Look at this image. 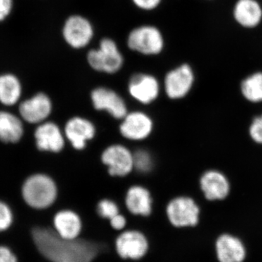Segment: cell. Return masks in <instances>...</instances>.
Instances as JSON below:
<instances>
[{
    "label": "cell",
    "instance_id": "484cf974",
    "mask_svg": "<svg viewBox=\"0 0 262 262\" xmlns=\"http://www.w3.org/2000/svg\"><path fill=\"white\" fill-rule=\"evenodd\" d=\"M13 210L6 202L0 200V232L8 230L13 222Z\"/></svg>",
    "mask_w": 262,
    "mask_h": 262
},
{
    "label": "cell",
    "instance_id": "2e32d148",
    "mask_svg": "<svg viewBox=\"0 0 262 262\" xmlns=\"http://www.w3.org/2000/svg\"><path fill=\"white\" fill-rule=\"evenodd\" d=\"M233 18L243 28H257L262 21V8L257 0H237L233 8Z\"/></svg>",
    "mask_w": 262,
    "mask_h": 262
},
{
    "label": "cell",
    "instance_id": "8fae6325",
    "mask_svg": "<svg viewBox=\"0 0 262 262\" xmlns=\"http://www.w3.org/2000/svg\"><path fill=\"white\" fill-rule=\"evenodd\" d=\"M91 101L96 110L106 112L117 120H122L127 114L126 103L123 98L107 88L94 89L91 93Z\"/></svg>",
    "mask_w": 262,
    "mask_h": 262
},
{
    "label": "cell",
    "instance_id": "52a82bcc",
    "mask_svg": "<svg viewBox=\"0 0 262 262\" xmlns=\"http://www.w3.org/2000/svg\"><path fill=\"white\" fill-rule=\"evenodd\" d=\"M101 161L107 166L110 175L126 177L134 169V153L121 144H113L104 149Z\"/></svg>",
    "mask_w": 262,
    "mask_h": 262
},
{
    "label": "cell",
    "instance_id": "7c38bea8",
    "mask_svg": "<svg viewBox=\"0 0 262 262\" xmlns=\"http://www.w3.org/2000/svg\"><path fill=\"white\" fill-rule=\"evenodd\" d=\"M122 120L120 134L128 140H144L152 132V120L145 113L141 112L127 113Z\"/></svg>",
    "mask_w": 262,
    "mask_h": 262
},
{
    "label": "cell",
    "instance_id": "4316f807",
    "mask_svg": "<svg viewBox=\"0 0 262 262\" xmlns=\"http://www.w3.org/2000/svg\"><path fill=\"white\" fill-rule=\"evenodd\" d=\"M249 132L253 141L258 144H262V115L253 120Z\"/></svg>",
    "mask_w": 262,
    "mask_h": 262
},
{
    "label": "cell",
    "instance_id": "cb8c5ba5",
    "mask_svg": "<svg viewBox=\"0 0 262 262\" xmlns=\"http://www.w3.org/2000/svg\"><path fill=\"white\" fill-rule=\"evenodd\" d=\"M134 169L139 173H149L154 168V158L148 150L138 149L134 153Z\"/></svg>",
    "mask_w": 262,
    "mask_h": 262
},
{
    "label": "cell",
    "instance_id": "9c48e42d",
    "mask_svg": "<svg viewBox=\"0 0 262 262\" xmlns=\"http://www.w3.org/2000/svg\"><path fill=\"white\" fill-rule=\"evenodd\" d=\"M194 81L192 67L187 63H184L170 71L165 76V93L171 99H181L189 94Z\"/></svg>",
    "mask_w": 262,
    "mask_h": 262
},
{
    "label": "cell",
    "instance_id": "3957f363",
    "mask_svg": "<svg viewBox=\"0 0 262 262\" xmlns=\"http://www.w3.org/2000/svg\"><path fill=\"white\" fill-rule=\"evenodd\" d=\"M88 61L94 70L103 73L114 74L123 65V56L113 39L105 38L98 49L91 50L88 54Z\"/></svg>",
    "mask_w": 262,
    "mask_h": 262
},
{
    "label": "cell",
    "instance_id": "ffe728a7",
    "mask_svg": "<svg viewBox=\"0 0 262 262\" xmlns=\"http://www.w3.org/2000/svg\"><path fill=\"white\" fill-rule=\"evenodd\" d=\"M152 198L146 188L134 185L129 188L125 196V206L132 214L148 216L152 211Z\"/></svg>",
    "mask_w": 262,
    "mask_h": 262
},
{
    "label": "cell",
    "instance_id": "5bb4252c",
    "mask_svg": "<svg viewBox=\"0 0 262 262\" xmlns=\"http://www.w3.org/2000/svg\"><path fill=\"white\" fill-rule=\"evenodd\" d=\"M64 136L74 149L82 150L96 135V127L92 122L81 117H74L66 123Z\"/></svg>",
    "mask_w": 262,
    "mask_h": 262
},
{
    "label": "cell",
    "instance_id": "5b68a950",
    "mask_svg": "<svg viewBox=\"0 0 262 262\" xmlns=\"http://www.w3.org/2000/svg\"><path fill=\"white\" fill-rule=\"evenodd\" d=\"M166 213L169 222L176 227H194L199 222V207L188 196L171 200L167 206Z\"/></svg>",
    "mask_w": 262,
    "mask_h": 262
},
{
    "label": "cell",
    "instance_id": "f546056e",
    "mask_svg": "<svg viewBox=\"0 0 262 262\" xmlns=\"http://www.w3.org/2000/svg\"><path fill=\"white\" fill-rule=\"evenodd\" d=\"M0 262H18L16 256L10 249L5 246H0Z\"/></svg>",
    "mask_w": 262,
    "mask_h": 262
},
{
    "label": "cell",
    "instance_id": "8992f818",
    "mask_svg": "<svg viewBox=\"0 0 262 262\" xmlns=\"http://www.w3.org/2000/svg\"><path fill=\"white\" fill-rule=\"evenodd\" d=\"M53 112L51 98L46 93L39 92L18 103V114L24 122L39 125L47 121Z\"/></svg>",
    "mask_w": 262,
    "mask_h": 262
},
{
    "label": "cell",
    "instance_id": "ba28073f",
    "mask_svg": "<svg viewBox=\"0 0 262 262\" xmlns=\"http://www.w3.org/2000/svg\"><path fill=\"white\" fill-rule=\"evenodd\" d=\"M65 42L75 49L87 46L94 37L92 24L81 15H72L65 21L62 29Z\"/></svg>",
    "mask_w": 262,
    "mask_h": 262
},
{
    "label": "cell",
    "instance_id": "30bf717a",
    "mask_svg": "<svg viewBox=\"0 0 262 262\" xmlns=\"http://www.w3.org/2000/svg\"><path fill=\"white\" fill-rule=\"evenodd\" d=\"M34 137L36 147L40 151L59 153L65 146L64 133L54 122L46 121L37 125Z\"/></svg>",
    "mask_w": 262,
    "mask_h": 262
},
{
    "label": "cell",
    "instance_id": "7402d4cb",
    "mask_svg": "<svg viewBox=\"0 0 262 262\" xmlns=\"http://www.w3.org/2000/svg\"><path fill=\"white\" fill-rule=\"evenodd\" d=\"M23 87L20 79L13 73L0 75V103L3 106H15L20 103Z\"/></svg>",
    "mask_w": 262,
    "mask_h": 262
},
{
    "label": "cell",
    "instance_id": "e0dca14e",
    "mask_svg": "<svg viewBox=\"0 0 262 262\" xmlns=\"http://www.w3.org/2000/svg\"><path fill=\"white\" fill-rule=\"evenodd\" d=\"M202 191L208 201H222L228 196L230 186L224 174L217 170H208L202 176Z\"/></svg>",
    "mask_w": 262,
    "mask_h": 262
},
{
    "label": "cell",
    "instance_id": "d4e9b609",
    "mask_svg": "<svg viewBox=\"0 0 262 262\" xmlns=\"http://www.w3.org/2000/svg\"><path fill=\"white\" fill-rule=\"evenodd\" d=\"M97 212L100 216L110 220L120 213L118 206L112 200L103 199L97 205Z\"/></svg>",
    "mask_w": 262,
    "mask_h": 262
},
{
    "label": "cell",
    "instance_id": "44dd1931",
    "mask_svg": "<svg viewBox=\"0 0 262 262\" xmlns=\"http://www.w3.org/2000/svg\"><path fill=\"white\" fill-rule=\"evenodd\" d=\"M217 258L220 262H243L246 258V249L241 239L222 234L216 241Z\"/></svg>",
    "mask_w": 262,
    "mask_h": 262
},
{
    "label": "cell",
    "instance_id": "f1b7e54d",
    "mask_svg": "<svg viewBox=\"0 0 262 262\" xmlns=\"http://www.w3.org/2000/svg\"><path fill=\"white\" fill-rule=\"evenodd\" d=\"M136 7L144 10H151L158 8L161 0H133Z\"/></svg>",
    "mask_w": 262,
    "mask_h": 262
},
{
    "label": "cell",
    "instance_id": "9a60e30c",
    "mask_svg": "<svg viewBox=\"0 0 262 262\" xmlns=\"http://www.w3.org/2000/svg\"><path fill=\"white\" fill-rule=\"evenodd\" d=\"M128 91L136 101L143 104H149L158 97L160 84L152 75L136 74L130 78Z\"/></svg>",
    "mask_w": 262,
    "mask_h": 262
},
{
    "label": "cell",
    "instance_id": "ac0fdd59",
    "mask_svg": "<svg viewBox=\"0 0 262 262\" xmlns=\"http://www.w3.org/2000/svg\"><path fill=\"white\" fill-rule=\"evenodd\" d=\"M24 136V120L6 110H0V141L5 144H18Z\"/></svg>",
    "mask_w": 262,
    "mask_h": 262
},
{
    "label": "cell",
    "instance_id": "d6986e66",
    "mask_svg": "<svg viewBox=\"0 0 262 262\" xmlns=\"http://www.w3.org/2000/svg\"><path fill=\"white\" fill-rule=\"evenodd\" d=\"M54 230L65 239L78 238L82 224L80 215L72 210L65 209L57 212L53 218Z\"/></svg>",
    "mask_w": 262,
    "mask_h": 262
},
{
    "label": "cell",
    "instance_id": "603a6c76",
    "mask_svg": "<svg viewBox=\"0 0 262 262\" xmlns=\"http://www.w3.org/2000/svg\"><path fill=\"white\" fill-rule=\"evenodd\" d=\"M241 93L248 101L258 103L262 101V72H254L242 81Z\"/></svg>",
    "mask_w": 262,
    "mask_h": 262
},
{
    "label": "cell",
    "instance_id": "7a4b0ae2",
    "mask_svg": "<svg viewBox=\"0 0 262 262\" xmlns=\"http://www.w3.org/2000/svg\"><path fill=\"white\" fill-rule=\"evenodd\" d=\"M58 187L48 174L33 173L24 180L20 189L22 199L27 206L35 210L47 209L58 198Z\"/></svg>",
    "mask_w": 262,
    "mask_h": 262
},
{
    "label": "cell",
    "instance_id": "83f0119b",
    "mask_svg": "<svg viewBox=\"0 0 262 262\" xmlns=\"http://www.w3.org/2000/svg\"><path fill=\"white\" fill-rule=\"evenodd\" d=\"M13 8V0H0V23L9 17Z\"/></svg>",
    "mask_w": 262,
    "mask_h": 262
},
{
    "label": "cell",
    "instance_id": "277c9868",
    "mask_svg": "<svg viewBox=\"0 0 262 262\" xmlns=\"http://www.w3.org/2000/svg\"><path fill=\"white\" fill-rule=\"evenodd\" d=\"M127 46L132 51L146 56H153L161 53L164 48L162 33L152 26H141L129 34Z\"/></svg>",
    "mask_w": 262,
    "mask_h": 262
},
{
    "label": "cell",
    "instance_id": "6da1fadb",
    "mask_svg": "<svg viewBox=\"0 0 262 262\" xmlns=\"http://www.w3.org/2000/svg\"><path fill=\"white\" fill-rule=\"evenodd\" d=\"M32 237L39 252L51 262H92L100 246L83 239H65L47 227H34Z\"/></svg>",
    "mask_w": 262,
    "mask_h": 262
},
{
    "label": "cell",
    "instance_id": "4fadbf2b",
    "mask_svg": "<svg viewBox=\"0 0 262 262\" xmlns=\"http://www.w3.org/2000/svg\"><path fill=\"white\" fill-rule=\"evenodd\" d=\"M147 239L144 234L136 230L122 232L116 239V250L119 256L122 258L139 259L148 251Z\"/></svg>",
    "mask_w": 262,
    "mask_h": 262
},
{
    "label": "cell",
    "instance_id": "4dcf8cb0",
    "mask_svg": "<svg viewBox=\"0 0 262 262\" xmlns=\"http://www.w3.org/2000/svg\"><path fill=\"white\" fill-rule=\"evenodd\" d=\"M110 221V225L115 230H122L126 225V220H125L124 215L120 214V213L115 215Z\"/></svg>",
    "mask_w": 262,
    "mask_h": 262
}]
</instances>
